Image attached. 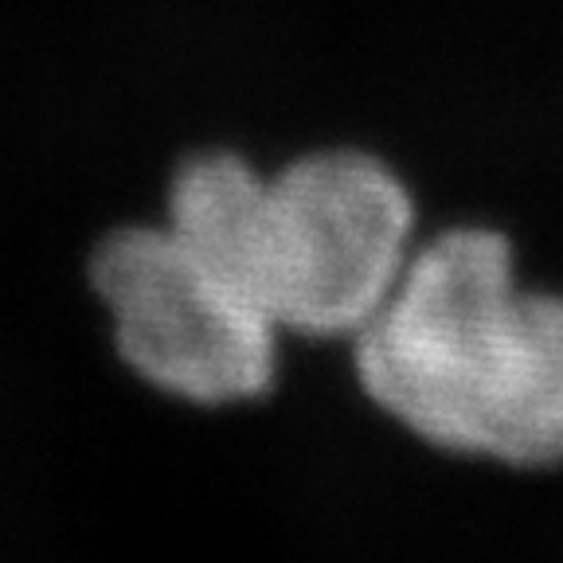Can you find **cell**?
Instances as JSON below:
<instances>
[{"mask_svg":"<svg viewBox=\"0 0 563 563\" xmlns=\"http://www.w3.org/2000/svg\"><path fill=\"white\" fill-rule=\"evenodd\" d=\"M404 176L364 150H313L263 176L246 290L282 333L356 336L415 255Z\"/></svg>","mask_w":563,"mask_h":563,"instance_id":"2","label":"cell"},{"mask_svg":"<svg viewBox=\"0 0 563 563\" xmlns=\"http://www.w3.org/2000/svg\"><path fill=\"white\" fill-rule=\"evenodd\" d=\"M90 290L125 368L180 404H255L278 379L282 329L165 220L106 231L90 251Z\"/></svg>","mask_w":563,"mask_h":563,"instance_id":"3","label":"cell"},{"mask_svg":"<svg viewBox=\"0 0 563 563\" xmlns=\"http://www.w3.org/2000/svg\"><path fill=\"white\" fill-rule=\"evenodd\" d=\"M352 361L364 396L415 439L509 466L563 462V298L520 290L501 231L415 246Z\"/></svg>","mask_w":563,"mask_h":563,"instance_id":"1","label":"cell"}]
</instances>
